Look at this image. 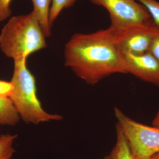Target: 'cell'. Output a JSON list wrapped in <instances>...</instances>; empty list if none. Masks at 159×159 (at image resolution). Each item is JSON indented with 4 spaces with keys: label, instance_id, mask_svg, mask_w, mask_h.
Listing matches in <instances>:
<instances>
[{
    "label": "cell",
    "instance_id": "3",
    "mask_svg": "<svg viewBox=\"0 0 159 159\" xmlns=\"http://www.w3.org/2000/svg\"><path fill=\"white\" fill-rule=\"evenodd\" d=\"M27 60L15 61L11 81L14 86L10 97L20 119L27 124L60 121L63 117L47 112L37 97L35 77L27 66Z\"/></svg>",
    "mask_w": 159,
    "mask_h": 159
},
{
    "label": "cell",
    "instance_id": "11",
    "mask_svg": "<svg viewBox=\"0 0 159 159\" xmlns=\"http://www.w3.org/2000/svg\"><path fill=\"white\" fill-rule=\"evenodd\" d=\"M16 134H4L0 136V159H11L15 152L13 145Z\"/></svg>",
    "mask_w": 159,
    "mask_h": 159
},
{
    "label": "cell",
    "instance_id": "18",
    "mask_svg": "<svg viewBox=\"0 0 159 159\" xmlns=\"http://www.w3.org/2000/svg\"><path fill=\"white\" fill-rule=\"evenodd\" d=\"M150 159H159V152L155 154Z\"/></svg>",
    "mask_w": 159,
    "mask_h": 159
},
{
    "label": "cell",
    "instance_id": "9",
    "mask_svg": "<svg viewBox=\"0 0 159 159\" xmlns=\"http://www.w3.org/2000/svg\"><path fill=\"white\" fill-rule=\"evenodd\" d=\"M33 5V12L38 20L46 37L51 35V26L49 21V12L52 0H31Z\"/></svg>",
    "mask_w": 159,
    "mask_h": 159
},
{
    "label": "cell",
    "instance_id": "2",
    "mask_svg": "<svg viewBox=\"0 0 159 159\" xmlns=\"http://www.w3.org/2000/svg\"><path fill=\"white\" fill-rule=\"evenodd\" d=\"M46 36L33 11L10 18L0 34V48L15 61L27 60L34 52L45 48Z\"/></svg>",
    "mask_w": 159,
    "mask_h": 159
},
{
    "label": "cell",
    "instance_id": "7",
    "mask_svg": "<svg viewBox=\"0 0 159 159\" xmlns=\"http://www.w3.org/2000/svg\"><path fill=\"white\" fill-rule=\"evenodd\" d=\"M119 51L127 74L159 88V61L150 52L134 54Z\"/></svg>",
    "mask_w": 159,
    "mask_h": 159
},
{
    "label": "cell",
    "instance_id": "1",
    "mask_svg": "<svg viewBox=\"0 0 159 159\" xmlns=\"http://www.w3.org/2000/svg\"><path fill=\"white\" fill-rule=\"evenodd\" d=\"M65 65L87 84L95 85L114 74H127L119 50L103 30L76 33L67 42Z\"/></svg>",
    "mask_w": 159,
    "mask_h": 159
},
{
    "label": "cell",
    "instance_id": "6",
    "mask_svg": "<svg viewBox=\"0 0 159 159\" xmlns=\"http://www.w3.org/2000/svg\"><path fill=\"white\" fill-rule=\"evenodd\" d=\"M108 11L111 25L150 26L154 25L150 14L137 0H89Z\"/></svg>",
    "mask_w": 159,
    "mask_h": 159
},
{
    "label": "cell",
    "instance_id": "8",
    "mask_svg": "<svg viewBox=\"0 0 159 159\" xmlns=\"http://www.w3.org/2000/svg\"><path fill=\"white\" fill-rule=\"evenodd\" d=\"M116 141L107 159H136L131 150L129 144L121 127L116 125Z\"/></svg>",
    "mask_w": 159,
    "mask_h": 159
},
{
    "label": "cell",
    "instance_id": "15",
    "mask_svg": "<svg viewBox=\"0 0 159 159\" xmlns=\"http://www.w3.org/2000/svg\"><path fill=\"white\" fill-rule=\"evenodd\" d=\"M13 90L14 86L11 81L0 80V98H10Z\"/></svg>",
    "mask_w": 159,
    "mask_h": 159
},
{
    "label": "cell",
    "instance_id": "10",
    "mask_svg": "<svg viewBox=\"0 0 159 159\" xmlns=\"http://www.w3.org/2000/svg\"><path fill=\"white\" fill-rule=\"evenodd\" d=\"M19 114L10 98H0V125L13 126L19 122Z\"/></svg>",
    "mask_w": 159,
    "mask_h": 159
},
{
    "label": "cell",
    "instance_id": "16",
    "mask_svg": "<svg viewBox=\"0 0 159 159\" xmlns=\"http://www.w3.org/2000/svg\"><path fill=\"white\" fill-rule=\"evenodd\" d=\"M150 52L159 61V26H157L151 45Z\"/></svg>",
    "mask_w": 159,
    "mask_h": 159
},
{
    "label": "cell",
    "instance_id": "19",
    "mask_svg": "<svg viewBox=\"0 0 159 159\" xmlns=\"http://www.w3.org/2000/svg\"><path fill=\"white\" fill-rule=\"evenodd\" d=\"M107 159V156H105V157H104V158H103V159Z\"/></svg>",
    "mask_w": 159,
    "mask_h": 159
},
{
    "label": "cell",
    "instance_id": "20",
    "mask_svg": "<svg viewBox=\"0 0 159 159\" xmlns=\"http://www.w3.org/2000/svg\"><path fill=\"white\" fill-rule=\"evenodd\" d=\"M0 136H1V135H0Z\"/></svg>",
    "mask_w": 159,
    "mask_h": 159
},
{
    "label": "cell",
    "instance_id": "4",
    "mask_svg": "<svg viewBox=\"0 0 159 159\" xmlns=\"http://www.w3.org/2000/svg\"><path fill=\"white\" fill-rule=\"evenodd\" d=\"M114 113L136 159H150L159 153V127L137 122L117 107Z\"/></svg>",
    "mask_w": 159,
    "mask_h": 159
},
{
    "label": "cell",
    "instance_id": "12",
    "mask_svg": "<svg viewBox=\"0 0 159 159\" xmlns=\"http://www.w3.org/2000/svg\"><path fill=\"white\" fill-rule=\"evenodd\" d=\"M76 1L77 0H52L49 16L50 25H52L63 9L71 7Z\"/></svg>",
    "mask_w": 159,
    "mask_h": 159
},
{
    "label": "cell",
    "instance_id": "14",
    "mask_svg": "<svg viewBox=\"0 0 159 159\" xmlns=\"http://www.w3.org/2000/svg\"><path fill=\"white\" fill-rule=\"evenodd\" d=\"M12 0H0V23L10 17L11 13L10 5Z\"/></svg>",
    "mask_w": 159,
    "mask_h": 159
},
{
    "label": "cell",
    "instance_id": "13",
    "mask_svg": "<svg viewBox=\"0 0 159 159\" xmlns=\"http://www.w3.org/2000/svg\"><path fill=\"white\" fill-rule=\"evenodd\" d=\"M145 8L150 14L155 25L159 26V2L157 0H137Z\"/></svg>",
    "mask_w": 159,
    "mask_h": 159
},
{
    "label": "cell",
    "instance_id": "17",
    "mask_svg": "<svg viewBox=\"0 0 159 159\" xmlns=\"http://www.w3.org/2000/svg\"><path fill=\"white\" fill-rule=\"evenodd\" d=\"M152 125L159 127V110L152 122Z\"/></svg>",
    "mask_w": 159,
    "mask_h": 159
},
{
    "label": "cell",
    "instance_id": "5",
    "mask_svg": "<svg viewBox=\"0 0 159 159\" xmlns=\"http://www.w3.org/2000/svg\"><path fill=\"white\" fill-rule=\"evenodd\" d=\"M157 26H118L111 25L103 30L118 50L134 54L148 52Z\"/></svg>",
    "mask_w": 159,
    "mask_h": 159
}]
</instances>
